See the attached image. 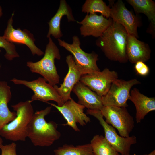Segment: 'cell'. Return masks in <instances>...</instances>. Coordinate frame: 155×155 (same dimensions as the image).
<instances>
[{
    "instance_id": "obj_1",
    "label": "cell",
    "mask_w": 155,
    "mask_h": 155,
    "mask_svg": "<svg viewBox=\"0 0 155 155\" xmlns=\"http://www.w3.org/2000/svg\"><path fill=\"white\" fill-rule=\"evenodd\" d=\"M128 35L123 26L113 20L102 35L96 40V44L108 59L125 63L128 61L126 54Z\"/></svg>"
},
{
    "instance_id": "obj_2",
    "label": "cell",
    "mask_w": 155,
    "mask_h": 155,
    "mask_svg": "<svg viewBox=\"0 0 155 155\" xmlns=\"http://www.w3.org/2000/svg\"><path fill=\"white\" fill-rule=\"evenodd\" d=\"M52 106L34 113L27 127V136L34 145L49 146L61 136L57 124L53 121L47 122L45 117L49 114Z\"/></svg>"
},
{
    "instance_id": "obj_3",
    "label": "cell",
    "mask_w": 155,
    "mask_h": 155,
    "mask_svg": "<svg viewBox=\"0 0 155 155\" xmlns=\"http://www.w3.org/2000/svg\"><path fill=\"white\" fill-rule=\"evenodd\" d=\"M31 103L30 100H27L11 106L17 116L13 121L0 129L1 137L13 142L26 140L28 126L34 113Z\"/></svg>"
},
{
    "instance_id": "obj_4",
    "label": "cell",
    "mask_w": 155,
    "mask_h": 155,
    "mask_svg": "<svg viewBox=\"0 0 155 155\" xmlns=\"http://www.w3.org/2000/svg\"><path fill=\"white\" fill-rule=\"evenodd\" d=\"M46 45L44 56L36 62L28 61L26 66L32 73L40 74L48 83L54 86L59 83L60 77L55 64V59L60 60L59 50L51 37Z\"/></svg>"
},
{
    "instance_id": "obj_5",
    "label": "cell",
    "mask_w": 155,
    "mask_h": 155,
    "mask_svg": "<svg viewBox=\"0 0 155 155\" xmlns=\"http://www.w3.org/2000/svg\"><path fill=\"white\" fill-rule=\"evenodd\" d=\"M58 44L70 52L73 57L76 65L82 75L100 71L97 64L98 55L94 52H85L81 48L78 37H72V42L70 44L60 38L57 39Z\"/></svg>"
},
{
    "instance_id": "obj_6",
    "label": "cell",
    "mask_w": 155,
    "mask_h": 155,
    "mask_svg": "<svg viewBox=\"0 0 155 155\" xmlns=\"http://www.w3.org/2000/svg\"><path fill=\"white\" fill-rule=\"evenodd\" d=\"M140 82L134 78L126 81L118 78L115 80L106 94L101 97L104 106H115L126 108L131 88Z\"/></svg>"
},
{
    "instance_id": "obj_7",
    "label": "cell",
    "mask_w": 155,
    "mask_h": 155,
    "mask_svg": "<svg viewBox=\"0 0 155 155\" xmlns=\"http://www.w3.org/2000/svg\"><path fill=\"white\" fill-rule=\"evenodd\" d=\"M106 122L118 131L120 135L129 136L134 126L133 117L125 107L103 106L100 110Z\"/></svg>"
},
{
    "instance_id": "obj_8",
    "label": "cell",
    "mask_w": 155,
    "mask_h": 155,
    "mask_svg": "<svg viewBox=\"0 0 155 155\" xmlns=\"http://www.w3.org/2000/svg\"><path fill=\"white\" fill-rule=\"evenodd\" d=\"M11 81L15 84L25 86L33 91L34 94L31 98L32 102L39 100L47 103L49 101H53L57 102V105L59 106L64 103L54 86L47 83L44 78L39 77L31 81L14 78Z\"/></svg>"
},
{
    "instance_id": "obj_9",
    "label": "cell",
    "mask_w": 155,
    "mask_h": 155,
    "mask_svg": "<svg viewBox=\"0 0 155 155\" xmlns=\"http://www.w3.org/2000/svg\"><path fill=\"white\" fill-rule=\"evenodd\" d=\"M86 113L99 121L104 130L105 138L119 153L121 155L129 154L131 146L137 142L135 136L124 137L119 135L115 128L104 119L100 110L87 109Z\"/></svg>"
},
{
    "instance_id": "obj_10",
    "label": "cell",
    "mask_w": 155,
    "mask_h": 155,
    "mask_svg": "<svg viewBox=\"0 0 155 155\" xmlns=\"http://www.w3.org/2000/svg\"><path fill=\"white\" fill-rule=\"evenodd\" d=\"M118 77L117 72L106 68L102 71L82 75L80 81L101 97L106 94Z\"/></svg>"
},
{
    "instance_id": "obj_11",
    "label": "cell",
    "mask_w": 155,
    "mask_h": 155,
    "mask_svg": "<svg viewBox=\"0 0 155 155\" xmlns=\"http://www.w3.org/2000/svg\"><path fill=\"white\" fill-rule=\"evenodd\" d=\"M110 18L125 28L128 34L138 38V28L141 25L138 17L126 7L123 1L118 0L115 2L110 1Z\"/></svg>"
},
{
    "instance_id": "obj_12",
    "label": "cell",
    "mask_w": 155,
    "mask_h": 155,
    "mask_svg": "<svg viewBox=\"0 0 155 155\" xmlns=\"http://www.w3.org/2000/svg\"><path fill=\"white\" fill-rule=\"evenodd\" d=\"M48 103L56 108L65 119L67 123L63 125H68L75 131H80L77 125V123L84 126L90 121V118L84 112L85 107L72 98L64 103L61 106L53 103Z\"/></svg>"
},
{
    "instance_id": "obj_13",
    "label": "cell",
    "mask_w": 155,
    "mask_h": 155,
    "mask_svg": "<svg viewBox=\"0 0 155 155\" xmlns=\"http://www.w3.org/2000/svg\"><path fill=\"white\" fill-rule=\"evenodd\" d=\"M14 13L8 20L7 27L3 36L7 41L14 43L23 44L30 50L32 54L34 55L42 56L44 52L35 44V39L34 35L26 29L22 30L19 28L15 29L13 26Z\"/></svg>"
},
{
    "instance_id": "obj_14",
    "label": "cell",
    "mask_w": 155,
    "mask_h": 155,
    "mask_svg": "<svg viewBox=\"0 0 155 155\" xmlns=\"http://www.w3.org/2000/svg\"><path fill=\"white\" fill-rule=\"evenodd\" d=\"M110 18L108 19L96 13L87 14L81 21L80 32L84 37L89 36L99 38L110 25L112 22Z\"/></svg>"
},
{
    "instance_id": "obj_15",
    "label": "cell",
    "mask_w": 155,
    "mask_h": 155,
    "mask_svg": "<svg viewBox=\"0 0 155 155\" xmlns=\"http://www.w3.org/2000/svg\"><path fill=\"white\" fill-rule=\"evenodd\" d=\"M66 62L68 71L63 83L60 87L57 85L53 86L64 103L71 99V92L75 84L80 81L82 75L78 69L72 55H69L66 56Z\"/></svg>"
},
{
    "instance_id": "obj_16",
    "label": "cell",
    "mask_w": 155,
    "mask_h": 155,
    "mask_svg": "<svg viewBox=\"0 0 155 155\" xmlns=\"http://www.w3.org/2000/svg\"><path fill=\"white\" fill-rule=\"evenodd\" d=\"M151 52L148 44L128 34L126 50L128 61L133 64L140 61L145 63L150 59Z\"/></svg>"
},
{
    "instance_id": "obj_17",
    "label": "cell",
    "mask_w": 155,
    "mask_h": 155,
    "mask_svg": "<svg viewBox=\"0 0 155 155\" xmlns=\"http://www.w3.org/2000/svg\"><path fill=\"white\" fill-rule=\"evenodd\" d=\"M72 91L78 97V103L88 109L100 110L104 106L101 97L80 81Z\"/></svg>"
},
{
    "instance_id": "obj_18",
    "label": "cell",
    "mask_w": 155,
    "mask_h": 155,
    "mask_svg": "<svg viewBox=\"0 0 155 155\" xmlns=\"http://www.w3.org/2000/svg\"><path fill=\"white\" fill-rule=\"evenodd\" d=\"M129 100L135 106V118L137 123H140L149 113L155 110V98L144 95L136 88L131 89Z\"/></svg>"
},
{
    "instance_id": "obj_19",
    "label": "cell",
    "mask_w": 155,
    "mask_h": 155,
    "mask_svg": "<svg viewBox=\"0 0 155 155\" xmlns=\"http://www.w3.org/2000/svg\"><path fill=\"white\" fill-rule=\"evenodd\" d=\"M64 16H66L68 22L76 21L71 8L66 1L61 0L56 13L48 23L49 29L46 36L47 38L51 36L55 38L58 39L62 36L60 23L62 18Z\"/></svg>"
},
{
    "instance_id": "obj_20",
    "label": "cell",
    "mask_w": 155,
    "mask_h": 155,
    "mask_svg": "<svg viewBox=\"0 0 155 155\" xmlns=\"http://www.w3.org/2000/svg\"><path fill=\"white\" fill-rule=\"evenodd\" d=\"M11 97V87L7 82L0 81V129L16 117V112L11 111L8 107Z\"/></svg>"
},
{
    "instance_id": "obj_21",
    "label": "cell",
    "mask_w": 155,
    "mask_h": 155,
    "mask_svg": "<svg viewBox=\"0 0 155 155\" xmlns=\"http://www.w3.org/2000/svg\"><path fill=\"white\" fill-rule=\"evenodd\" d=\"M137 14H145L151 24L155 25V3L152 0H127Z\"/></svg>"
},
{
    "instance_id": "obj_22",
    "label": "cell",
    "mask_w": 155,
    "mask_h": 155,
    "mask_svg": "<svg viewBox=\"0 0 155 155\" xmlns=\"http://www.w3.org/2000/svg\"><path fill=\"white\" fill-rule=\"evenodd\" d=\"M90 144L94 155H120L102 135H95Z\"/></svg>"
},
{
    "instance_id": "obj_23",
    "label": "cell",
    "mask_w": 155,
    "mask_h": 155,
    "mask_svg": "<svg viewBox=\"0 0 155 155\" xmlns=\"http://www.w3.org/2000/svg\"><path fill=\"white\" fill-rule=\"evenodd\" d=\"M55 155H94L90 143L75 146L64 144L54 150Z\"/></svg>"
},
{
    "instance_id": "obj_24",
    "label": "cell",
    "mask_w": 155,
    "mask_h": 155,
    "mask_svg": "<svg viewBox=\"0 0 155 155\" xmlns=\"http://www.w3.org/2000/svg\"><path fill=\"white\" fill-rule=\"evenodd\" d=\"M82 11L87 14L98 12L106 18H110V7L102 0H86L82 6Z\"/></svg>"
},
{
    "instance_id": "obj_25",
    "label": "cell",
    "mask_w": 155,
    "mask_h": 155,
    "mask_svg": "<svg viewBox=\"0 0 155 155\" xmlns=\"http://www.w3.org/2000/svg\"><path fill=\"white\" fill-rule=\"evenodd\" d=\"M0 48L5 49V53L4 57L9 61H12L15 58L20 57L15 44L7 41L3 36H0Z\"/></svg>"
},
{
    "instance_id": "obj_26",
    "label": "cell",
    "mask_w": 155,
    "mask_h": 155,
    "mask_svg": "<svg viewBox=\"0 0 155 155\" xmlns=\"http://www.w3.org/2000/svg\"><path fill=\"white\" fill-rule=\"evenodd\" d=\"M134 68L137 73L141 76H146L150 72L148 67L144 62L142 61H138L135 63Z\"/></svg>"
},
{
    "instance_id": "obj_27",
    "label": "cell",
    "mask_w": 155,
    "mask_h": 155,
    "mask_svg": "<svg viewBox=\"0 0 155 155\" xmlns=\"http://www.w3.org/2000/svg\"><path fill=\"white\" fill-rule=\"evenodd\" d=\"M16 147V144L14 142L8 144L3 145L1 148V155H17Z\"/></svg>"
},
{
    "instance_id": "obj_28",
    "label": "cell",
    "mask_w": 155,
    "mask_h": 155,
    "mask_svg": "<svg viewBox=\"0 0 155 155\" xmlns=\"http://www.w3.org/2000/svg\"><path fill=\"white\" fill-rule=\"evenodd\" d=\"M143 155H155V150H153L148 154H145Z\"/></svg>"
},
{
    "instance_id": "obj_29",
    "label": "cell",
    "mask_w": 155,
    "mask_h": 155,
    "mask_svg": "<svg viewBox=\"0 0 155 155\" xmlns=\"http://www.w3.org/2000/svg\"><path fill=\"white\" fill-rule=\"evenodd\" d=\"M3 14L2 9L1 5H0V18L2 16Z\"/></svg>"
},
{
    "instance_id": "obj_30",
    "label": "cell",
    "mask_w": 155,
    "mask_h": 155,
    "mask_svg": "<svg viewBox=\"0 0 155 155\" xmlns=\"http://www.w3.org/2000/svg\"><path fill=\"white\" fill-rule=\"evenodd\" d=\"M3 141L2 139L0 137V149H1V146L3 145Z\"/></svg>"
},
{
    "instance_id": "obj_31",
    "label": "cell",
    "mask_w": 155,
    "mask_h": 155,
    "mask_svg": "<svg viewBox=\"0 0 155 155\" xmlns=\"http://www.w3.org/2000/svg\"><path fill=\"white\" fill-rule=\"evenodd\" d=\"M121 155H131V154H127Z\"/></svg>"
},
{
    "instance_id": "obj_32",
    "label": "cell",
    "mask_w": 155,
    "mask_h": 155,
    "mask_svg": "<svg viewBox=\"0 0 155 155\" xmlns=\"http://www.w3.org/2000/svg\"><path fill=\"white\" fill-rule=\"evenodd\" d=\"M0 69H1V66H0Z\"/></svg>"
}]
</instances>
